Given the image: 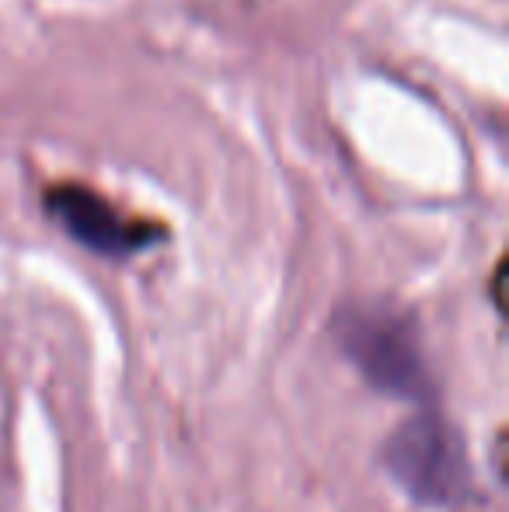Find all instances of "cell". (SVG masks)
<instances>
[{
  "mask_svg": "<svg viewBox=\"0 0 509 512\" xmlns=\"http://www.w3.org/2000/svg\"><path fill=\"white\" fill-rule=\"evenodd\" d=\"M332 338L374 391L433 408L436 384L422 349L419 317L408 307L384 297L346 300L332 317Z\"/></svg>",
  "mask_w": 509,
  "mask_h": 512,
  "instance_id": "1",
  "label": "cell"
},
{
  "mask_svg": "<svg viewBox=\"0 0 509 512\" xmlns=\"http://www.w3.org/2000/svg\"><path fill=\"white\" fill-rule=\"evenodd\" d=\"M391 481L426 509H454L471 495V457L464 432L436 408H419L381 446Z\"/></svg>",
  "mask_w": 509,
  "mask_h": 512,
  "instance_id": "2",
  "label": "cell"
},
{
  "mask_svg": "<svg viewBox=\"0 0 509 512\" xmlns=\"http://www.w3.org/2000/svg\"><path fill=\"white\" fill-rule=\"evenodd\" d=\"M46 209L77 244L105 258H126L164 237L161 227L126 220L109 199L88 185H53L46 192Z\"/></svg>",
  "mask_w": 509,
  "mask_h": 512,
  "instance_id": "3",
  "label": "cell"
}]
</instances>
